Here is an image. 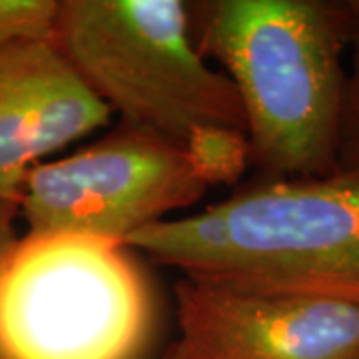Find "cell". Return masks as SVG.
<instances>
[{
	"mask_svg": "<svg viewBox=\"0 0 359 359\" xmlns=\"http://www.w3.org/2000/svg\"><path fill=\"white\" fill-rule=\"evenodd\" d=\"M126 248L205 282L359 306V176L262 178Z\"/></svg>",
	"mask_w": 359,
	"mask_h": 359,
	"instance_id": "2",
	"label": "cell"
},
{
	"mask_svg": "<svg viewBox=\"0 0 359 359\" xmlns=\"http://www.w3.org/2000/svg\"><path fill=\"white\" fill-rule=\"evenodd\" d=\"M50 42L124 124L184 146L200 126L244 130L240 96L208 66L182 0H60Z\"/></svg>",
	"mask_w": 359,
	"mask_h": 359,
	"instance_id": "3",
	"label": "cell"
},
{
	"mask_svg": "<svg viewBox=\"0 0 359 359\" xmlns=\"http://www.w3.org/2000/svg\"><path fill=\"white\" fill-rule=\"evenodd\" d=\"M60 0H0V50L18 42L50 40Z\"/></svg>",
	"mask_w": 359,
	"mask_h": 359,
	"instance_id": "10",
	"label": "cell"
},
{
	"mask_svg": "<svg viewBox=\"0 0 359 359\" xmlns=\"http://www.w3.org/2000/svg\"><path fill=\"white\" fill-rule=\"evenodd\" d=\"M347 62L339 120L337 172L359 176V0H346Z\"/></svg>",
	"mask_w": 359,
	"mask_h": 359,
	"instance_id": "9",
	"label": "cell"
},
{
	"mask_svg": "<svg viewBox=\"0 0 359 359\" xmlns=\"http://www.w3.org/2000/svg\"><path fill=\"white\" fill-rule=\"evenodd\" d=\"M16 218H18V205L0 202V266L20 238L16 233Z\"/></svg>",
	"mask_w": 359,
	"mask_h": 359,
	"instance_id": "11",
	"label": "cell"
},
{
	"mask_svg": "<svg viewBox=\"0 0 359 359\" xmlns=\"http://www.w3.org/2000/svg\"><path fill=\"white\" fill-rule=\"evenodd\" d=\"M152 321L126 245L26 233L0 266V359H138Z\"/></svg>",
	"mask_w": 359,
	"mask_h": 359,
	"instance_id": "4",
	"label": "cell"
},
{
	"mask_svg": "<svg viewBox=\"0 0 359 359\" xmlns=\"http://www.w3.org/2000/svg\"><path fill=\"white\" fill-rule=\"evenodd\" d=\"M190 8L198 50L224 66L240 96L262 176L337 174L346 0H210Z\"/></svg>",
	"mask_w": 359,
	"mask_h": 359,
	"instance_id": "1",
	"label": "cell"
},
{
	"mask_svg": "<svg viewBox=\"0 0 359 359\" xmlns=\"http://www.w3.org/2000/svg\"><path fill=\"white\" fill-rule=\"evenodd\" d=\"M110 108L50 40L0 50V202L20 205L30 170L52 152L102 128Z\"/></svg>",
	"mask_w": 359,
	"mask_h": 359,
	"instance_id": "7",
	"label": "cell"
},
{
	"mask_svg": "<svg viewBox=\"0 0 359 359\" xmlns=\"http://www.w3.org/2000/svg\"><path fill=\"white\" fill-rule=\"evenodd\" d=\"M182 150L194 176L205 188L238 184L252 164L248 134L230 126H200L192 130Z\"/></svg>",
	"mask_w": 359,
	"mask_h": 359,
	"instance_id": "8",
	"label": "cell"
},
{
	"mask_svg": "<svg viewBox=\"0 0 359 359\" xmlns=\"http://www.w3.org/2000/svg\"><path fill=\"white\" fill-rule=\"evenodd\" d=\"M178 337L160 359H359V306L182 276Z\"/></svg>",
	"mask_w": 359,
	"mask_h": 359,
	"instance_id": "6",
	"label": "cell"
},
{
	"mask_svg": "<svg viewBox=\"0 0 359 359\" xmlns=\"http://www.w3.org/2000/svg\"><path fill=\"white\" fill-rule=\"evenodd\" d=\"M182 146L120 122L74 154L30 170L18 216L26 233H70L126 245L136 231L205 194Z\"/></svg>",
	"mask_w": 359,
	"mask_h": 359,
	"instance_id": "5",
	"label": "cell"
}]
</instances>
